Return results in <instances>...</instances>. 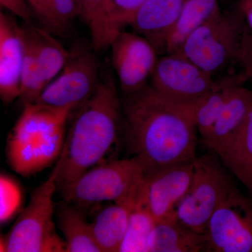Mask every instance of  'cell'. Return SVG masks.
Wrapping results in <instances>:
<instances>
[{
	"label": "cell",
	"mask_w": 252,
	"mask_h": 252,
	"mask_svg": "<svg viewBox=\"0 0 252 252\" xmlns=\"http://www.w3.org/2000/svg\"><path fill=\"white\" fill-rule=\"evenodd\" d=\"M156 223L146 200L142 179L131 207L127 230L119 252H149V240Z\"/></svg>",
	"instance_id": "44dd1931"
},
{
	"label": "cell",
	"mask_w": 252,
	"mask_h": 252,
	"mask_svg": "<svg viewBox=\"0 0 252 252\" xmlns=\"http://www.w3.org/2000/svg\"><path fill=\"white\" fill-rule=\"evenodd\" d=\"M73 111L36 102L25 104L6 144L8 162L16 173L33 175L59 160Z\"/></svg>",
	"instance_id": "3957f363"
},
{
	"label": "cell",
	"mask_w": 252,
	"mask_h": 252,
	"mask_svg": "<svg viewBox=\"0 0 252 252\" xmlns=\"http://www.w3.org/2000/svg\"><path fill=\"white\" fill-rule=\"evenodd\" d=\"M39 27L52 34H65L79 16L78 0H26Z\"/></svg>",
	"instance_id": "603a6c76"
},
{
	"label": "cell",
	"mask_w": 252,
	"mask_h": 252,
	"mask_svg": "<svg viewBox=\"0 0 252 252\" xmlns=\"http://www.w3.org/2000/svg\"><path fill=\"white\" fill-rule=\"evenodd\" d=\"M215 154L252 195V104L236 133Z\"/></svg>",
	"instance_id": "ac0fdd59"
},
{
	"label": "cell",
	"mask_w": 252,
	"mask_h": 252,
	"mask_svg": "<svg viewBox=\"0 0 252 252\" xmlns=\"http://www.w3.org/2000/svg\"><path fill=\"white\" fill-rule=\"evenodd\" d=\"M105 0H78L79 16L90 31L93 47L95 51L104 49L102 12Z\"/></svg>",
	"instance_id": "4316f807"
},
{
	"label": "cell",
	"mask_w": 252,
	"mask_h": 252,
	"mask_svg": "<svg viewBox=\"0 0 252 252\" xmlns=\"http://www.w3.org/2000/svg\"><path fill=\"white\" fill-rule=\"evenodd\" d=\"M151 78L154 90L176 103H187L200 98L220 87L223 81V79L217 81L177 53L158 59Z\"/></svg>",
	"instance_id": "30bf717a"
},
{
	"label": "cell",
	"mask_w": 252,
	"mask_h": 252,
	"mask_svg": "<svg viewBox=\"0 0 252 252\" xmlns=\"http://www.w3.org/2000/svg\"><path fill=\"white\" fill-rule=\"evenodd\" d=\"M147 0H105L102 12L104 49L123 28L130 26L136 14Z\"/></svg>",
	"instance_id": "d4e9b609"
},
{
	"label": "cell",
	"mask_w": 252,
	"mask_h": 252,
	"mask_svg": "<svg viewBox=\"0 0 252 252\" xmlns=\"http://www.w3.org/2000/svg\"><path fill=\"white\" fill-rule=\"evenodd\" d=\"M205 234L210 252H252V195L233 186L209 220Z\"/></svg>",
	"instance_id": "9c48e42d"
},
{
	"label": "cell",
	"mask_w": 252,
	"mask_h": 252,
	"mask_svg": "<svg viewBox=\"0 0 252 252\" xmlns=\"http://www.w3.org/2000/svg\"><path fill=\"white\" fill-rule=\"evenodd\" d=\"M217 157L212 152L195 158L191 182L176 208V215L182 223L203 234L210 218L234 186L226 167Z\"/></svg>",
	"instance_id": "52a82bcc"
},
{
	"label": "cell",
	"mask_w": 252,
	"mask_h": 252,
	"mask_svg": "<svg viewBox=\"0 0 252 252\" xmlns=\"http://www.w3.org/2000/svg\"><path fill=\"white\" fill-rule=\"evenodd\" d=\"M193 172V162L173 164L144 172V195L156 221L176 214V208L191 182Z\"/></svg>",
	"instance_id": "7c38bea8"
},
{
	"label": "cell",
	"mask_w": 252,
	"mask_h": 252,
	"mask_svg": "<svg viewBox=\"0 0 252 252\" xmlns=\"http://www.w3.org/2000/svg\"><path fill=\"white\" fill-rule=\"evenodd\" d=\"M247 80L241 73L228 76L223 78V83L220 87L203 97L187 103H179L193 121L200 133V140L206 137L215 125L231 88L237 84H243Z\"/></svg>",
	"instance_id": "d6986e66"
},
{
	"label": "cell",
	"mask_w": 252,
	"mask_h": 252,
	"mask_svg": "<svg viewBox=\"0 0 252 252\" xmlns=\"http://www.w3.org/2000/svg\"><path fill=\"white\" fill-rule=\"evenodd\" d=\"M77 109L56 162L58 189L109 160L107 157L124 132L122 104L112 76L99 80L93 94Z\"/></svg>",
	"instance_id": "7a4b0ae2"
},
{
	"label": "cell",
	"mask_w": 252,
	"mask_h": 252,
	"mask_svg": "<svg viewBox=\"0 0 252 252\" xmlns=\"http://www.w3.org/2000/svg\"><path fill=\"white\" fill-rule=\"evenodd\" d=\"M122 104L126 145L144 172L195 160L197 128L181 104L148 85L126 94Z\"/></svg>",
	"instance_id": "6da1fadb"
},
{
	"label": "cell",
	"mask_w": 252,
	"mask_h": 252,
	"mask_svg": "<svg viewBox=\"0 0 252 252\" xmlns=\"http://www.w3.org/2000/svg\"><path fill=\"white\" fill-rule=\"evenodd\" d=\"M94 47L75 43L60 75L46 86L35 102L75 110L89 98L98 84L99 64Z\"/></svg>",
	"instance_id": "ba28073f"
},
{
	"label": "cell",
	"mask_w": 252,
	"mask_h": 252,
	"mask_svg": "<svg viewBox=\"0 0 252 252\" xmlns=\"http://www.w3.org/2000/svg\"><path fill=\"white\" fill-rule=\"evenodd\" d=\"M219 6V0H185L169 38L166 54L177 52L187 37L206 22Z\"/></svg>",
	"instance_id": "cb8c5ba5"
},
{
	"label": "cell",
	"mask_w": 252,
	"mask_h": 252,
	"mask_svg": "<svg viewBox=\"0 0 252 252\" xmlns=\"http://www.w3.org/2000/svg\"><path fill=\"white\" fill-rule=\"evenodd\" d=\"M138 187L127 198L104 207L91 222L94 240L101 252H119Z\"/></svg>",
	"instance_id": "e0dca14e"
},
{
	"label": "cell",
	"mask_w": 252,
	"mask_h": 252,
	"mask_svg": "<svg viewBox=\"0 0 252 252\" xmlns=\"http://www.w3.org/2000/svg\"><path fill=\"white\" fill-rule=\"evenodd\" d=\"M210 252L206 234L182 223L176 214L156 223L149 240V252Z\"/></svg>",
	"instance_id": "2e32d148"
},
{
	"label": "cell",
	"mask_w": 252,
	"mask_h": 252,
	"mask_svg": "<svg viewBox=\"0 0 252 252\" xmlns=\"http://www.w3.org/2000/svg\"><path fill=\"white\" fill-rule=\"evenodd\" d=\"M1 6L25 21H28L32 13L26 0H0Z\"/></svg>",
	"instance_id": "f546056e"
},
{
	"label": "cell",
	"mask_w": 252,
	"mask_h": 252,
	"mask_svg": "<svg viewBox=\"0 0 252 252\" xmlns=\"http://www.w3.org/2000/svg\"><path fill=\"white\" fill-rule=\"evenodd\" d=\"M59 170L56 163L49 178L32 193L27 206L1 238L0 251L67 252V244L56 232L54 220Z\"/></svg>",
	"instance_id": "5b68a950"
},
{
	"label": "cell",
	"mask_w": 252,
	"mask_h": 252,
	"mask_svg": "<svg viewBox=\"0 0 252 252\" xmlns=\"http://www.w3.org/2000/svg\"><path fill=\"white\" fill-rule=\"evenodd\" d=\"M23 63L21 79V96L25 104L35 102L48 85L44 72L31 43L23 35Z\"/></svg>",
	"instance_id": "484cf974"
},
{
	"label": "cell",
	"mask_w": 252,
	"mask_h": 252,
	"mask_svg": "<svg viewBox=\"0 0 252 252\" xmlns=\"http://www.w3.org/2000/svg\"><path fill=\"white\" fill-rule=\"evenodd\" d=\"M109 46L113 67L124 94H133L147 86L158 60L151 43L137 33L122 31Z\"/></svg>",
	"instance_id": "8fae6325"
},
{
	"label": "cell",
	"mask_w": 252,
	"mask_h": 252,
	"mask_svg": "<svg viewBox=\"0 0 252 252\" xmlns=\"http://www.w3.org/2000/svg\"><path fill=\"white\" fill-rule=\"evenodd\" d=\"M246 15L248 30L240 65L243 68L242 74L247 79H252V0H240Z\"/></svg>",
	"instance_id": "f1b7e54d"
},
{
	"label": "cell",
	"mask_w": 252,
	"mask_h": 252,
	"mask_svg": "<svg viewBox=\"0 0 252 252\" xmlns=\"http://www.w3.org/2000/svg\"><path fill=\"white\" fill-rule=\"evenodd\" d=\"M185 0H147L130 26L157 50L166 54L167 42L180 17Z\"/></svg>",
	"instance_id": "5bb4252c"
},
{
	"label": "cell",
	"mask_w": 252,
	"mask_h": 252,
	"mask_svg": "<svg viewBox=\"0 0 252 252\" xmlns=\"http://www.w3.org/2000/svg\"><path fill=\"white\" fill-rule=\"evenodd\" d=\"M21 30L31 43L49 84L64 67L69 51L63 47L54 34L39 26H24Z\"/></svg>",
	"instance_id": "7402d4cb"
},
{
	"label": "cell",
	"mask_w": 252,
	"mask_h": 252,
	"mask_svg": "<svg viewBox=\"0 0 252 252\" xmlns=\"http://www.w3.org/2000/svg\"><path fill=\"white\" fill-rule=\"evenodd\" d=\"M23 193L19 185L9 176L0 177V221L5 223L21 210Z\"/></svg>",
	"instance_id": "83f0119b"
},
{
	"label": "cell",
	"mask_w": 252,
	"mask_h": 252,
	"mask_svg": "<svg viewBox=\"0 0 252 252\" xmlns=\"http://www.w3.org/2000/svg\"><path fill=\"white\" fill-rule=\"evenodd\" d=\"M248 30L240 1L232 9L223 11L220 6L176 53L214 77L233 64H240Z\"/></svg>",
	"instance_id": "277c9868"
},
{
	"label": "cell",
	"mask_w": 252,
	"mask_h": 252,
	"mask_svg": "<svg viewBox=\"0 0 252 252\" xmlns=\"http://www.w3.org/2000/svg\"><path fill=\"white\" fill-rule=\"evenodd\" d=\"M56 210L67 252H102L94 240L91 223L80 207L63 201Z\"/></svg>",
	"instance_id": "ffe728a7"
},
{
	"label": "cell",
	"mask_w": 252,
	"mask_h": 252,
	"mask_svg": "<svg viewBox=\"0 0 252 252\" xmlns=\"http://www.w3.org/2000/svg\"><path fill=\"white\" fill-rule=\"evenodd\" d=\"M252 104V91L237 84L230 89L215 125L200 142L211 152H217L236 133Z\"/></svg>",
	"instance_id": "9a60e30c"
},
{
	"label": "cell",
	"mask_w": 252,
	"mask_h": 252,
	"mask_svg": "<svg viewBox=\"0 0 252 252\" xmlns=\"http://www.w3.org/2000/svg\"><path fill=\"white\" fill-rule=\"evenodd\" d=\"M144 167L135 157L109 160L84 172L61 190L63 201L80 207L124 200L143 179Z\"/></svg>",
	"instance_id": "8992f818"
},
{
	"label": "cell",
	"mask_w": 252,
	"mask_h": 252,
	"mask_svg": "<svg viewBox=\"0 0 252 252\" xmlns=\"http://www.w3.org/2000/svg\"><path fill=\"white\" fill-rule=\"evenodd\" d=\"M23 41L21 28L14 18L0 14V95L4 103L21 96Z\"/></svg>",
	"instance_id": "4fadbf2b"
}]
</instances>
